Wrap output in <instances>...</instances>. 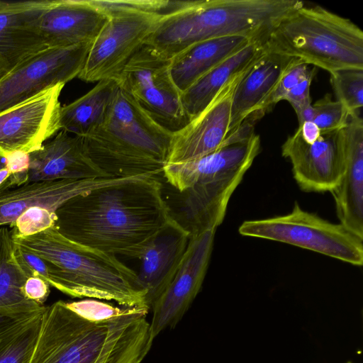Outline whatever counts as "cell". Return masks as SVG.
Segmentation results:
<instances>
[{
	"label": "cell",
	"mask_w": 363,
	"mask_h": 363,
	"mask_svg": "<svg viewBox=\"0 0 363 363\" xmlns=\"http://www.w3.org/2000/svg\"><path fill=\"white\" fill-rule=\"evenodd\" d=\"M163 173L120 178L66 201L55 227L66 238L115 255L139 259L169 218Z\"/></svg>",
	"instance_id": "obj_1"
},
{
	"label": "cell",
	"mask_w": 363,
	"mask_h": 363,
	"mask_svg": "<svg viewBox=\"0 0 363 363\" xmlns=\"http://www.w3.org/2000/svg\"><path fill=\"white\" fill-rule=\"evenodd\" d=\"M13 238L45 262L48 283L63 294L150 309L147 293L139 284L137 272L116 255L72 241L55 225L36 234Z\"/></svg>",
	"instance_id": "obj_2"
},
{
	"label": "cell",
	"mask_w": 363,
	"mask_h": 363,
	"mask_svg": "<svg viewBox=\"0 0 363 363\" xmlns=\"http://www.w3.org/2000/svg\"><path fill=\"white\" fill-rule=\"evenodd\" d=\"M173 133L156 123L118 86L103 121L81 138L91 162L107 177L162 174Z\"/></svg>",
	"instance_id": "obj_3"
},
{
	"label": "cell",
	"mask_w": 363,
	"mask_h": 363,
	"mask_svg": "<svg viewBox=\"0 0 363 363\" xmlns=\"http://www.w3.org/2000/svg\"><path fill=\"white\" fill-rule=\"evenodd\" d=\"M149 310L124 307L120 315L96 321L79 315L63 301L46 306L29 363H97L150 329Z\"/></svg>",
	"instance_id": "obj_4"
},
{
	"label": "cell",
	"mask_w": 363,
	"mask_h": 363,
	"mask_svg": "<svg viewBox=\"0 0 363 363\" xmlns=\"http://www.w3.org/2000/svg\"><path fill=\"white\" fill-rule=\"evenodd\" d=\"M267 50L299 59L329 73L363 69V32L350 20L304 4L283 18L264 42Z\"/></svg>",
	"instance_id": "obj_5"
},
{
	"label": "cell",
	"mask_w": 363,
	"mask_h": 363,
	"mask_svg": "<svg viewBox=\"0 0 363 363\" xmlns=\"http://www.w3.org/2000/svg\"><path fill=\"white\" fill-rule=\"evenodd\" d=\"M267 21L260 0H196L187 7L164 15L145 45L171 59L189 46L226 36H258Z\"/></svg>",
	"instance_id": "obj_6"
},
{
	"label": "cell",
	"mask_w": 363,
	"mask_h": 363,
	"mask_svg": "<svg viewBox=\"0 0 363 363\" xmlns=\"http://www.w3.org/2000/svg\"><path fill=\"white\" fill-rule=\"evenodd\" d=\"M241 235L262 238L309 250L355 266L363 264V239L345 226L303 210L294 202L287 214L245 220Z\"/></svg>",
	"instance_id": "obj_7"
},
{
	"label": "cell",
	"mask_w": 363,
	"mask_h": 363,
	"mask_svg": "<svg viewBox=\"0 0 363 363\" xmlns=\"http://www.w3.org/2000/svg\"><path fill=\"white\" fill-rule=\"evenodd\" d=\"M108 17L92 42L78 78L86 82L118 79L125 65L145 45L162 15L90 0Z\"/></svg>",
	"instance_id": "obj_8"
},
{
	"label": "cell",
	"mask_w": 363,
	"mask_h": 363,
	"mask_svg": "<svg viewBox=\"0 0 363 363\" xmlns=\"http://www.w3.org/2000/svg\"><path fill=\"white\" fill-rule=\"evenodd\" d=\"M170 59L143 45L130 59L117 79L118 86L156 123L171 133L189 119L182 103V92L169 69Z\"/></svg>",
	"instance_id": "obj_9"
},
{
	"label": "cell",
	"mask_w": 363,
	"mask_h": 363,
	"mask_svg": "<svg viewBox=\"0 0 363 363\" xmlns=\"http://www.w3.org/2000/svg\"><path fill=\"white\" fill-rule=\"evenodd\" d=\"M91 43L47 48L13 67L0 79V113L48 87L78 77Z\"/></svg>",
	"instance_id": "obj_10"
},
{
	"label": "cell",
	"mask_w": 363,
	"mask_h": 363,
	"mask_svg": "<svg viewBox=\"0 0 363 363\" xmlns=\"http://www.w3.org/2000/svg\"><path fill=\"white\" fill-rule=\"evenodd\" d=\"M65 84L47 88L0 113V150L31 153L60 130V96Z\"/></svg>",
	"instance_id": "obj_11"
},
{
	"label": "cell",
	"mask_w": 363,
	"mask_h": 363,
	"mask_svg": "<svg viewBox=\"0 0 363 363\" xmlns=\"http://www.w3.org/2000/svg\"><path fill=\"white\" fill-rule=\"evenodd\" d=\"M215 233L216 230H207L190 237L173 279L151 308L153 339L165 328H174L199 293L211 259Z\"/></svg>",
	"instance_id": "obj_12"
},
{
	"label": "cell",
	"mask_w": 363,
	"mask_h": 363,
	"mask_svg": "<svg viewBox=\"0 0 363 363\" xmlns=\"http://www.w3.org/2000/svg\"><path fill=\"white\" fill-rule=\"evenodd\" d=\"M244 176L235 175L196 184L179 191L162 182L169 215L189 236L216 230L223 223L229 201Z\"/></svg>",
	"instance_id": "obj_13"
},
{
	"label": "cell",
	"mask_w": 363,
	"mask_h": 363,
	"mask_svg": "<svg viewBox=\"0 0 363 363\" xmlns=\"http://www.w3.org/2000/svg\"><path fill=\"white\" fill-rule=\"evenodd\" d=\"M281 155L290 160L294 178L306 192H331L344 172L341 130L322 133L313 143L304 141L298 131L281 146Z\"/></svg>",
	"instance_id": "obj_14"
},
{
	"label": "cell",
	"mask_w": 363,
	"mask_h": 363,
	"mask_svg": "<svg viewBox=\"0 0 363 363\" xmlns=\"http://www.w3.org/2000/svg\"><path fill=\"white\" fill-rule=\"evenodd\" d=\"M107 18L89 0H44L34 25L48 48H63L92 43Z\"/></svg>",
	"instance_id": "obj_15"
},
{
	"label": "cell",
	"mask_w": 363,
	"mask_h": 363,
	"mask_svg": "<svg viewBox=\"0 0 363 363\" xmlns=\"http://www.w3.org/2000/svg\"><path fill=\"white\" fill-rule=\"evenodd\" d=\"M242 75L226 85L184 127L173 133L167 164L197 159L223 145L228 135L233 92Z\"/></svg>",
	"instance_id": "obj_16"
},
{
	"label": "cell",
	"mask_w": 363,
	"mask_h": 363,
	"mask_svg": "<svg viewBox=\"0 0 363 363\" xmlns=\"http://www.w3.org/2000/svg\"><path fill=\"white\" fill-rule=\"evenodd\" d=\"M359 113L341 129L344 172L330 193L340 223L363 239V119Z\"/></svg>",
	"instance_id": "obj_17"
},
{
	"label": "cell",
	"mask_w": 363,
	"mask_h": 363,
	"mask_svg": "<svg viewBox=\"0 0 363 363\" xmlns=\"http://www.w3.org/2000/svg\"><path fill=\"white\" fill-rule=\"evenodd\" d=\"M190 236L169 217L150 238L139 259L137 273L140 286L146 291V303L151 308L166 290L184 256Z\"/></svg>",
	"instance_id": "obj_18"
},
{
	"label": "cell",
	"mask_w": 363,
	"mask_h": 363,
	"mask_svg": "<svg viewBox=\"0 0 363 363\" xmlns=\"http://www.w3.org/2000/svg\"><path fill=\"white\" fill-rule=\"evenodd\" d=\"M97 178L111 177L91 162L82 138L64 130L29 154L27 182Z\"/></svg>",
	"instance_id": "obj_19"
},
{
	"label": "cell",
	"mask_w": 363,
	"mask_h": 363,
	"mask_svg": "<svg viewBox=\"0 0 363 363\" xmlns=\"http://www.w3.org/2000/svg\"><path fill=\"white\" fill-rule=\"evenodd\" d=\"M294 59L266 49L264 53L242 76L232 98L228 135L238 130L246 120L256 121L267 112L266 106L270 96Z\"/></svg>",
	"instance_id": "obj_20"
},
{
	"label": "cell",
	"mask_w": 363,
	"mask_h": 363,
	"mask_svg": "<svg viewBox=\"0 0 363 363\" xmlns=\"http://www.w3.org/2000/svg\"><path fill=\"white\" fill-rule=\"evenodd\" d=\"M118 179L38 181L0 189V227L11 226L20 216L32 207L39 206L55 212L69 199Z\"/></svg>",
	"instance_id": "obj_21"
},
{
	"label": "cell",
	"mask_w": 363,
	"mask_h": 363,
	"mask_svg": "<svg viewBox=\"0 0 363 363\" xmlns=\"http://www.w3.org/2000/svg\"><path fill=\"white\" fill-rule=\"evenodd\" d=\"M38 3L0 1V62L8 72L48 48L34 25Z\"/></svg>",
	"instance_id": "obj_22"
},
{
	"label": "cell",
	"mask_w": 363,
	"mask_h": 363,
	"mask_svg": "<svg viewBox=\"0 0 363 363\" xmlns=\"http://www.w3.org/2000/svg\"><path fill=\"white\" fill-rule=\"evenodd\" d=\"M265 51L264 41L253 40L182 92V103L189 121L203 111L226 85L245 74Z\"/></svg>",
	"instance_id": "obj_23"
},
{
	"label": "cell",
	"mask_w": 363,
	"mask_h": 363,
	"mask_svg": "<svg viewBox=\"0 0 363 363\" xmlns=\"http://www.w3.org/2000/svg\"><path fill=\"white\" fill-rule=\"evenodd\" d=\"M253 40L243 36H226L193 44L170 59L172 78L181 92L225 60Z\"/></svg>",
	"instance_id": "obj_24"
},
{
	"label": "cell",
	"mask_w": 363,
	"mask_h": 363,
	"mask_svg": "<svg viewBox=\"0 0 363 363\" xmlns=\"http://www.w3.org/2000/svg\"><path fill=\"white\" fill-rule=\"evenodd\" d=\"M118 89L116 79H104L90 91L60 110V130L84 137L104 120Z\"/></svg>",
	"instance_id": "obj_25"
},
{
	"label": "cell",
	"mask_w": 363,
	"mask_h": 363,
	"mask_svg": "<svg viewBox=\"0 0 363 363\" xmlns=\"http://www.w3.org/2000/svg\"><path fill=\"white\" fill-rule=\"evenodd\" d=\"M14 247L11 229L0 227V309L41 305L23 296V286L28 277L15 257Z\"/></svg>",
	"instance_id": "obj_26"
},
{
	"label": "cell",
	"mask_w": 363,
	"mask_h": 363,
	"mask_svg": "<svg viewBox=\"0 0 363 363\" xmlns=\"http://www.w3.org/2000/svg\"><path fill=\"white\" fill-rule=\"evenodd\" d=\"M43 313L0 338V363H29Z\"/></svg>",
	"instance_id": "obj_27"
},
{
	"label": "cell",
	"mask_w": 363,
	"mask_h": 363,
	"mask_svg": "<svg viewBox=\"0 0 363 363\" xmlns=\"http://www.w3.org/2000/svg\"><path fill=\"white\" fill-rule=\"evenodd\" d=\"M330 74L336 100L350 116L358 113L363 106V69H342Z\"/></svg>",
	"instance_id": "obj_28"
},
{
	"label": "cell",
	"mask_w": 363,
	"mask_h": 363,
	"mask_svg": "<svg viewBox=\"0 0 363 363\" xmlns=\"http://www.w3.org/2000/svg\"><path fill=\"white\" fill-rule=\"evenodd\" d=\"M314 117L313 122L322 133L336 132L343 128L350 113L338 101L333 100L330 94H326L312 104Z\"/></svg>",
	"instance_id": "obj_29"
},
{
	"label": "cell",
	"mask_w": 363,
	"mask_h": 363,
	"mask_svg": "<svg viewBox=\"0 0 363 363\" xmlns=\"http://www.w3.org/2000/svg\"><path fill=\"white\" fill-rule=\"evenodd\" d=\"M55 212L36 206L28 209L11 226L13 238L36 234L55 225Z\"/></svg>",
	"instance_id": "obj_30"
},
{
	"label": "cell",
	"mask_w": 363,
	"mask_h": 363,
	"mask_svg": "<svg viewBox=\"0 0 363 363\" xmlns=\"http://www.w3.org/2000/svg\"><path fill=\"white\" fill-rule=\"evenodd\" d=\"M314 72H316L315 67H310L308 64L295 58L284 71L270 96L266 106L267 111L284 100L290 90Z\"/></svg>",
	"instance_id": "obj_31"
},
{
	"label": "cell",
	"mask_w": 363,
	"mask_h": 363,
	"mask_svg": "<svg viewBox=\"0 0 363 363\" xmlns=\"http://www.w3.org/2000/svg\"><path fill=\"white\" fill-rule=\"evenodd\" d=\"M71 310L91 320H104L120 315L124 307H117L95 298L66 302Z\"/></svg>",
	"instance_id": "obj_32"
},
{
	"label": "cell",
	"mask_w": 363,
	"mask_h": 363,
	"mask_svg": "<svg viewBox=\"0 0 363 363\" xmlns=\"http://www.w3.org/2000/svg\"><path fill=\"white\" fill-rule=\"evenodd\" d=\"M45 305L34 307L0 309V338L42 314Z\"/></svg>",
	"instance_id": "obj_33"
},
{
	"label": "cell",
	"mask_w": 363,
	"mask_h": 363,
	"mask_svg": "<svg viewBox=\"0 0 363 363\" xmlns=\"http://www.w3.org/2000/svg\"><path fill=\"white\" fill-rule=\"evenodd\" d=\"M315 72L311 73L295 86L284 99L291 104L296 114L312 104L310 96V87Z\"/></svg>",
	"instance_id": "obj_34"
},
{
	"label": "cell",
	"mask_w": 363,
	"mask_h": 363,
	"mask_svg": "<svg viewBox=\"0 0 363 363\" xmlns=\"http://www.w3.org/2000/svg\"><path fill=\"white\" fill-rule=\"evenodd\" d=\"M50 286L38 277H30L23 286V294L28 300L44 305L50 293Z\"/></svg>",
	"instance_id": "obj_35"
},
{
	"label": "cell",
	"mask_w": 363,
	"mask_h": 363,
	"mask_svg": "<svg viewBox=\"0 0 363 363\" xmlns=\"http://www.w3.org/2000/svg\"><path fill=\"white\" fill-rule=\"evenodd\" d=\"M143 357L134 347L124 346L116 350L97 363H141Z\"/></svg>",
	"instance_id": "obj_36"
},
{
	"label": "cell",
	"mask_w": 363,
	"mask_h": 363,
	"mask_svg": "<svg viewBox=\"0 0 363 363\" xmlns=\"http://www.w3.org/2000/svg\"><path fill=\"white\" fill-rule=\"evenodd\" d=\"M296 130L302 139L308 143L317 140L322 134L319 128L313 121H307L299 124Z\"/></svg>",
	"instance_id": "obj_37"
},
{
	"label": "cell",
	"mask_w": 363,
	"mask_h": 363,
	"mask_svg": "<svg viewBox=\"0 0 363 363\" xmlns=\"http://www.w3.org/2000/svg\"><path fill=\"white\" fill-rule=\"evenodd\" d=\"M298 124H301L307 121H313L314 117L313 108L312 104L302 109L296 114Z\"/></svg>",
	"instance_id": "obj_38"
},
{
	"label": "cell",
	"mask_w": 363,
	"mask_h": 363,
	"mask_svg": "<svg viewBox=\"0 0 363 363\" xmlns=\"http://www.w3.org/2000/svg\"><path fill=\"white\" fill-rule=\"evenodd\" d=\"M11 174L7 167L0 170V185L2 184L9 177Z\"/></svg>",
	"instance_id": "obj_39"
},
{
	"label": "cell",
	"mask_w": 363,
	"mask_h": 363,
	"mask_svg": "<svg viewBox=\"0 0 363 363\" xmlns=\"http://www.w3.org/2000/svg\"><path fill=\"white\" fill-rule=\"evenodd\" d=\"M6 167V159H5L4 154L0 150V170L2 169H4Z\"/></svg>",
	"instance_id": "obj_40"
},
{
	"label": "cell",
	"mask_w": 363,
	"mask_h": 363,
	"mask_svg": "<svg viewBox=\"0 0 363 363\" xmlns=\"http://www.w3.org/2000/svg\"><path fill=\"white\" fill-rule=\"evenodd\" d=\"M6 68L0 62V79L7 72Z\"/></svg>",
	"instance_id": "obj_41"
},
{
	"label": "cell",
	"mask_w": 363,
	"mask_h": 363,
	"mask_svg": "<svg viewBox=\"0 0 363 363\" xmlns=\"http://www.w3.org/2000/svg\"><path fill=\"white\" fill-rule=\"evenodd\" d=\"M346 363H353V362H352L349 361V362H346Z\"/></svg>",
	"instance_id": "obj_42"
}]
</instances>
